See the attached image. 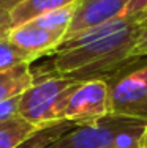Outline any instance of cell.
Returning a JSON list of instances; mask_svg holds the SVG:
<instances>
[{"label":"cell","mask_w":147,"mask_h":148,"mask_svg":"<svg viewBox=\"0 0 147 148\" xmlns=\"http://www.w3.org/2000/svg\"><path fill=\"white\" fill-rule=\"evenodd\" d=\"M146 25L147 0H131L120 16L60 41L48 71L75 80H106L133 62L131 51Z\"/></svg>","instance_id":"6da1fadb"},{"label":"cell","mask_w":147,"mask_h":148,"mask_svg":"<svg viewBox=\"0 0 147 148\" xmlns=\"http://www.w3.org/2000/svg\"><path fill=\"white\" fill-rule=\"evenodd\" d=\"M147 121L120 115H104L66 131L48 148H138Z\"/></svg>","instance_id":"7a4b0ae2"},{"label":"cell","mask_w":147,"mask_h":148,"mask_svg":"<svg viewBox=\"0 0 147 148\" xmlns=\"http://www.w3.org/2000/svg\"><path fill=\"white\" fill-rule=\"evenodd\" d=\"M32 73L33 84L19 96V117L35 128L62 121L65 98L78 80L52 74L46 68L32 69Z\"/></svg>","instance_id":"3957f363"},{"label":"cell","mask_w":147,"mask_h":148,"mask_svg":"<svg viewBox=\"0 0 147 148\" xmlns=\"http://www.w3.org/2000/svg\"><path fill=\"white\" fill-rule=\"evenodd\" d=\"M106 84L111 114L147 121V60L127 63L108 77Z\"/></svg>","instance_id":"277c9868"},{"label":"cell","mask_w":147,"mask_h":148,"mask_svg":"<svg viewBox=\"0 0 147 148\" xmlns=\"http://www.w3.org/2000/svg\"><path fill=\"white\" fill-rule=\"evenodd\" d=\"M109 114V93L106 80L87 79L78 80L66 95L62 109V120L84 125Z\"/></svg>","instance_id":"5b68a950"},{"label":"cell","mask_w":147,"mask_h":148,"mask_svg":"<svg viewBox=\"0 0 147 148\" xmlns=\"http://www.w3.org/2000/svg\"><path fill=\"white\" fill-rule=\"evenodd\" d=\"M130 3L131 0H78L71 24L63 40L120 16L130 6Z\"/></svg>","instance_id":"8992f818"},{"label":"cell","mask_w":147,"mask_h":148,"mask_svg":"<svg viewBox=\"0 0 147 148\" xmlns=\"http://www.w3.org/2000/svg\"><path fill=\"white\" fill-rule=\"evenodd\" d=\"M63 36L65 35L60 33V32L43 29V27L33 24L32 21L14 27L8 33V38L13 43H16L19 47L30 52L37 60L43 55L54 54L55 47L60 44Z\"/></svg>","instance_id":"52a82bcc"},{"label":"cell","mask_w":147,"mask_h":148,"mask_svg":"<svg viewBox=\"0 0 147 148\" xmlns=\"http://www.w3.org/2000/svg\"><path fill=\"white\" fill-rule=\"evenodd\" d=\"M78 0H22L19 5H16L11 10L13 29L26 22H30L35 17L44 14V13L55 11V10L73 5Z\"/></svg>","instance_id":"ba28073f"},{"label":"cell","mask_w":147,"mask_h":148,"mask_svg":"<svg viewBox=\"0 0 147 148\" xmlns=\"http://www.w3.org/2000/svg\"><path fill=\"white\" fill-rule=\"evenodd\" d=\"M33 73L30 65H19L14 68L0 69V101L19 96L33 84Z\"/></svg>","instance_id":"9c48e42d"},{"label":"cell","mask_w":147,"mask_h":148,"mask_svg":"<svg viewBox=\"0 0 147 148\" xmlns=\"http://www.w3.org/2000/svg\"><path fill=\"white\" fill-rule=\"evenodd\" d=\"M76 123L68 121V120H62L57 121L54 125L49 126H43V128H38L32 136H29L24 142H21L17 147L14 148H48L54 140H57L60 136H63L66 131L76 128Z\"/></svg>","instance_id":"30bf717a"},{"label":"cell","mask_w":147,"mask_h":148,"mask_svg":"<svg viewBox=\"0 0 147 148\" xmlns=\"http://www.w3.org/2000/svg\"><path fill=\"white\" fill-rule=\"evenodd\" d=\"M33 125L17 117L0 123V148H14L37 131Z\"/></svg>","instance_id":"8fae6325"},{"label":"cell","mask_w":147,"mask_h":148,"mask_svg":"<svg viewBox=\"0 0 147 148\" xmlns=\"http://www.w3.org/2000/svg\"><path fill=\"white\" fill-rule=\"evenodd\" d=\"M35 58L30 52L19 47L8 36L0 40V69L14 68L19 65H32Z\"/></svg>","instance_id":"7c38bea8"},{"label":"cell","mask_w":147,"mask_h":148,"mask_svg":"<svg viewBox=\"0 0 147 148\" xmlns=\"http://www.w3.org/2000/svg\"><path fill=\"white\" fill-rule=\"evenodd\" d=\"M75 8H76V3H73V5L63 6V8L55 10V11L44 13V14L35 17L32 22L43 27V29H48L52 32H60V33L65 35L70 24H71L73 14H75Z\"/></svg>","instance_id":"4fadbf2b"},{"label":"cell","mask_w":147,"mask_h":148,"mask_svg":"<svg viewBox=\"0 0 147 148\" xmlns=\"http://www.w3.org/2000/svg\"><path fill=\"white\" fill-rule=\"evenodd\" d=\"M19 96L0 101V123L19 117Z\"/></svg>","instance_id":"5bb4252c"},{"label":"cell","mask_w":147,"mask_h":148,"mask_svg":"<svg viewBox=\"0 0 147 148\" xmlns=\"http://www.w3.org/2000/svg\"><path fill=\"white\" fill-rule=\"evenodd\" d=\"M142 57H147V25L142 29L141 35H139L138 41H136L135 47L131 51V55H130L131 60L142 58Z\"/></svg>","instance_id":"9a60e30c"},{"label":"cell","mask_w":147,"mask_h":148,"mask_svg":"<svg viewBox=\"0 0 147 148\" xmlns=\"http://www.w3.org/2000/svg\"><path fill=\"white\" fill-rule=\"evenodd\" d=\"M13 30L11 21V10L0 8V40L8 36V33Z\"/></svg>","instance_id":"2e32d148"},{"label":"cell","mask_w":147,"mask_h":148,"mask_svg":"<svg viewBox=\"0 0 147 148\" xmlns=\"http://www.w3.org/2000/svg\"><path fill=\"white\" fill-rule=\"evenodd\" d=\"M21 2H22V0H0V8L13 10L16 5H19Z\"/></svg>","instance_id":"e0dca14e"},{"label":"cell","mask_w":147,"mask_h":148,"mask_svg":"<svg viewBox=\"0 0 147 148\" xmlns=\"http://www.w3.org/2000/svg\"><path fill=\"white\" fill-rule=\"evenodd\" d=\"M138 148H147V123L142 129V134L139 137V142H138Z\"/></svg>","instance_id":"ac0fdd59"}]
</instances>
